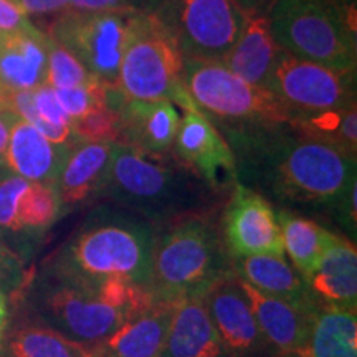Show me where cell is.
<instances>
[{
	"label": "cell",
	"instance_id": "obj_9",
	"mask_svg": "<svg viewBox=\"0 0 357 357\" xmlns=\"http://www.w3.org/2000/svg\"><path fill=\"white\" fill-rule=\"evenodd\" d=\"M153 13L182 56L218 61L234 47L247 19L234 0H162Z\"/></svg>",
	"mask_w": 357,
	"mask_h": 357
},
{
	"label": "cell",
	"instance_id": "obj_3",
	"mask_svg": "<svg viewBox=\"0 0 357 357\" xmlns=\"http://www.w3.org/2000/svg\"><path fill=\"white\" fill-rule=\"evenodd\" d=\"M213 195L215 192L176 158L118 142L100 197L151 225H167L205 211Z\"/></svg>",
	"mask_w": 357,
	"mask_h": 357
},
{
	"label": "cell",
	"instance_id": "obj_35",
	"mask_svg": "<svg viewBox=\"0 0 357 357\" xmlns=\"http://www.w3.org/2000/svg\"><path fill=\"white\" fill-rule=\"evenodd\" d=\"M22 266L19 258L7 247L0 248V293H15L19 288H24L22 278Z\"/></svg>",
	"mask_w": 357,
	"mask_h": 357
},
{
	"label": "cell",
	"instance_id": "obj_6",
	"mask_svg": "<svg viewBox=\"0 0 357 357\" xmlns=\"http://www.w3.org/2000/svg\"><path fill=\"white\" fill-rule=\"evenodd\" d=\"M24 307L65 337L95 347L129 318L102 296L100 284L79 283L43 266L24 284Z\"/></svg>",
	"mask_w": 357,
	"mask_h": 357
},
{
	"label": "cell",
	"instance_id": "obj_41",
	"mask_svg": "<svg viewBox=\"0 0 357 357\" xmlns=\"http://www.w3.org/2000/svg\"><path fill=\"white\" fill-rule=\"evenodd\" d=\"M245 15H266L275 0H234Z\"/></svg>",
	"mask_w": 357,
	"mask_h": 357
},
{
	"label": "cell",
	"instance_id": "obj_19",
	"mask_svg": "<svg viewBox=\"0 0 357 357\" xmlns=\"http://www.w3.org/2000/svg\"><path fill=\"white\" fill-rule=\"evenodd\" d=\"M47 83V35L33 26L29 32L0 38V96H8Z\"/></svg>",
	"mask_w": 357,
	"mask_h": 357
},
{
	"label": "cell",
	"instance_id": "obj_22",
	"mask_svg": "<svg viewBox=\"0 0 357 357\" xmlns=\"http://www.w3.org/2000/svg\"><path fill=\"white\" fill-rule=\"evenodd\" d=\"M160 357H229L202 298L176 303Z\"/></svg>",
	"mask_w": 357,
	"mask_h": 357
},
{
	"label": "cell",
	"instance_id": "obj_4",
	"mask_svg": "<svg viewBox=\"0 0 357 357\" xmlns=\"http://www.w3.org/2000/svg\"><path fill=\"white\" fill-rule=\"evenodd\" d=\"M234 273L231 257L207 213H192L155 234L147 289L159 301L202 296L222 276Z\"/></svg>",
	"mask_w": 357,
	"mask_h": 357
},
{
	"label": "cell",
	"instance_id": "obj_23",
	"mask_svg": "<svg viewBox=\"0 0 357 357\" xmlns=\"http://www.w3.org/2000/svg\"><path fill=\"white\" fill-rule=\"evenodd\" d=\"M70 149L68 146L53 144L32 124L19 118L12 128L3 164L25 181L53 185Z\"/></svg>",
	"mask_w": 357,
	"mask_h": 357
},
{
	"label": "cell",
	"instance_id": "obj_15",
	"mask_svg": "<svg viewBox=\"0 0 357 357\" xmlns=\"http://www.w3.org/2000/svg\"><path fill=\"white\" fill-rule=\"evenodd\" d=\"M113 106L121 114V144L153 154H166L172 149L182 118L172 101L131 100L121 95Z\"/></svg>",
	"mask_w": 357,
	"mask_h": 357
},
{
	"label": "cell",
	"instance_id": "obj_14",
	"mask_svg": "<svg viewBox=\"0 0 357 357\" xmlns=\"http://www.w3.org/2000/svg\"><path fill=\"white\" fill-rule=\"evenodd\" d=\"M223 243L234 258L284 255L278 218L265 195L235 182L223 215Z\"/></svg>",
	"mask_w": 357,
	"mask_h": 357
},
{
	"label": "cell",
	"instance_id": "obj_38",
	"mask_svg": "<svg viewBox=\"0 0 357 357\" xmlns=\"http://www.w3.org/2000/svg\"><path fill=\"white\" fill-rule=\"evenodd\" d=\"M26 17L60 15L68 8L70 0H12Z\"/></svg>",
	"mask_w": 357,
	"mask_h": 357
},
{
	"label": "cell",
	"instance_id": "obj_8",
	"mask_svg": "<svg viewBox=\"0 0 357 357\" xmlns=\"http://www.w3.org/2000/svg\"><path fill=\"white\" fill-rule=\"evenodd\" d=\"M184 56L176 40L154 13L132 10L128 19L118 82L131 100H169L176 105L185 91Z\"/></svg>",
	"mask_w": 357,
	"mask_h": 357
},
{
	"label": "cell",
	"instance_id": "obj_48",
	"mask_svg": "<svg viewBox=\"0 0 357 357\" xmlns=\"http://www.w3.org/2000/svg\"><path fill=\"white\" fill-rule=\"evenodd\" d=\"M281 357H284V354H283V356H281Z\"/></svg>",
	"mask_w": 357,
	"mask_h": 357
},
{
	"label": "cell",
	"instance_id": "obj_45",
	"mask_svg": "<svg viewBox=\"0 0 357 357\" xmlns=\"http://www.w3.org/2000/svg\"><path fill=\"white\" fill-rule=\"evenodd\" d=\"M284 357H298L296 354H284Z\"/></svg>",
	"mask_w": 357,
	"mask_h": 357
},
{
	"label": "cell",
	"instance_id": "obj_2",
	"mask_svg": "<svg viewBox=\"0 0 357 357\" xmlns=\"http://www.w3.org/2000/svg\"><path fill=\"white\" fill-rule=\"evenodd\" d=\"M154 238L153 225L144 218L119 207H101L45 266L93 287L119 278L147 288Z\"/></svg>",
	"mask_w": 357,
	"mask_h": 357
},
{
	"label": "cell",
	"instance_id": "obj_36",
	"mask_svg": "<svg viewBox=\"0 0 357 357\" xmlns=\"http://www.w3.org/2000/svg\"><path fill=\"white\" fill-rule=\"evenodd\" d=\"M35 25L12 0H0V33L13 35L32 30Z\"/></svg>",
	"mask_w": 357,
	"mask_h": 357
},
{
	"label": "cell",
	"instance_id": "obj_37",
	"mask_svg": "<svg viewBox=\"0 0 357 357\" xmlns=\"http://www.w3.org/2000/svg\"><path fill=\"white\" fill-rule=\"evenodd\" d=\"M356 197H357V181L352 182L349 189L344 192L337 204L334 205L333 211L336 212L337 222L341 223L349 234L356 235V223H357V212H356Z\"/></svg>",
	"mask_w": 357,
	"mask_h": 357
},
{
	"label": "cell",
	"instance_id": "obj_17",
	"mask_svg": "<svg viewBox=\"0 0 357 357\" xmlns=\"http://www.w3.org/2000/svg\"><path fill=\"white\" fill-rule=\"evenodd\" d=\"M118 142L79 141L68 151L55 181L61 207H73L100 197Z\"/></svg>",
	"mask_w": 357,
	"mask_h": 357
},
{
	"label": "cell",
	"instance_id": "obj_11",
	"mask_svg": "<svg viewBox=\"0 0 357 357\" xmlns=\"http://www.w3.org/2000/svg\"><path fill=\"white\" fill-rule=\"evenodd\" d=\"M294 113L341 109L356 102V73H346L280 50L266 86Z\"/></svg>",
	"mask_w": 357,
	"mask_h": 357
},
{
	"label": "cell",
	"instance_id": "obj_42",
	"mask_svg": "<svg viewBox=\"0 0 357 357\" xmlns=\"http://www.w3.org/2000/svg\"><path fill=\"white\" fill-rule=\"evenodd\" d=\"M126 3L132 10L153 13L162 3V0H126Z\"/></svg>",
	"mask_w": 357,
	"mask_h": 357
},
{
	"label": "cell",
	"instance_id": "obj_32",
	"mask_svg": "<svg viewBox=\"0 0 357 357\" xmlns=\"http://www.w3.org/2000/svg\"><path fill=\"white\" fill-rule=\"evenodd\" d=\"M108 86H111V84H106L101 79L93 78L89 83L79 84V86L55 89V95L58 101H60L61 108H63L65 113L71 119V123H73L83 118L84 114H88L91 109H95L96 106L105 105Z\"/></svg>",
	"mask_w": 357,
	"mask_h": 357
},
{
	"label": "cell",
	"instance_id": "obj_12",
	"mask_svg": "<svg viewBox=\"0 0 357 357\" xmlns=\"http://www.w3.org/2000/svg\"><path fill=\"white\" fill-rule=\"evenodd\" d=\"M176 105L184 114L171 149L174 158L215 194L230 189L236 182V167L229 142L211 118L194 105L187 89L177 98Z\"/></svg>",
	"mask_w": 357,
	"mask_h": 357
},
{
	"label": "cell",
	"instance_id": "obj_18",
	"mask_svg": "<svg viewBox=\"0 0 357 357\" xmlns=\"http://www.w3.org/2000/svg\"><path fill=\"white\" fill-rule=\"evenodd\" d=\"M306 284L318 307H357V252L356 245L336 234L326 248Z\"/></svg>",
	"mask_w": 357,
	"mask_h": 357
},
{
	"label": "cell",
	"instance_id": "obj_33",
	"mask_svg": "<svg viewBox=\"0 0 357 357\" xmlns=\"http://www.w3.org/2000/svg\"><path fill=\"white\" fill-rule=\"evenodd\" d=\"M29 184L24 177L12 172L0 178V231L17 234V207Z\"/></svg>",
	"mask_w": 357,
	"mask_h": 357
},
{
	"label": "cell",
	"instance_id": "obj_7",
	"mask_svg": "<svg viewBox=\"0 0 357 357\" xmlns=\"http://www.w3.org/2000/svg\"><path fill=\"white\" fill-rule=\"evenodd\" d=\"M184 86L215 126H266L293 121L296 113L266 88L257 86L218 60L184 56Z\"/></svg>",
	"mask_w": 357,
	"mask_h": 357
},
{
	"label": "cell",
	"instance_id": "obj_20",
	"mask_svg": "<svg viewBox=\"0 0 357 357\" xmlns=\"http://www.w3.org/2000/svg\"><path fill=\"white\" fill-rule=\"evenodd\" d=\"M258 328L280 354H294L306 344L316 312L301 310L280 298L258 291L240 280Z\"/></svg>",
	"mask_w": 357,
	"mask_h": 357
},
{
	"label": "cell",
	"instance_id": "obj_43",
	"mask_svg": "<svg viewBox=\"0 0 357 357\" xmlns=\"http://www.w3.org/2000/svg\"><path fill=\"white\" fill-rule=\"evenodd\" d=\"M8 324V305L7 296L0 293V341H2L3 333H6Z\"/></svg>",
	"mask_w": 357,
	"mask_h": 357
},
{
	"label": "cell",
	"instance_id": "obj_46",
	"mask_svg": "<svg viewBox=\"0 0 357 357\" xmlns=\"http://www.w3.org/2000/svg\"><path fill=\"white\" fill-rule=\"evenodd\" d=\"M2 245H3V243H2V242H0V248H2Z\"/></svg>",
	"mask_w": 357,
	"mask_h": 357
},
{
	"label": "cell",
	"instance_id": "obj_44",
	"mask_svg": "<svg viewBox=\"0 0 357 357\" xmlns=\"http://www.w3.org/2000/svg\"><path fill=\"white\" fill-rule=\"evenodd\" d=\"M2 108H7V106H6V101H3V98L0 96V109Z\"/></svg>",
	"mask_w": 357,
	"mask_h": 357
},
{
	"label": "cell",
	"instance_id": "obj_34",
	"mask_svg": "<svg viewBox=\"0 0 357 357\" xmlns=\"http://www.w3.org/2000/svg\"><path fill=\"white\" fill-rule=\"evenodd\" d=\"M33 100H35V108L42 119L53 124H66L71 126V119L68 114L65 113L61 108L60 101L55 95V88H52L50 84H42V86L33 89Z\"/></svg>",
	"mask_w": 357,
	"mask_h": 357
},
{
	"label": "cell",
	"instance_id": "obj_30",
	"mask_svg": "<svg viewBox=\"0 0 357 357\" xmlns=\"http://www.w3.org/2000/svg\"><path fill=\"white\" fill-rule=\"evenodd\" d=\"M75 136L88 142H119L123 141V123L119 111L108 102L96 106L83 118L71 124Z\"/></svg>",
	"mask_w": 357,
	"mask_h": 357
},
{
	"label": "cell",
	"instance_id": "obj_24",
	"mask_svg": "<svg viewBox=\"0 0 357 357\" xmlns=\"http://www.w3.org/2000/svg\"><path fill=\"white\" fill-rule=\"evenodd\" d=\"M0 357H93V347L65 337L24 307L7 324Z\"/></svg>",
	"mask_w": 357,
	"mask_h": 357
},
{
	"label": "cell",
	"instance_id": "obj_21",
	"mask_svg": "<svg viewBox=\"0 0 357 357\" xmlns=\"http://www.w3.org/2000/svg\"><path fill=\"white\" fill-rule=\"evenodd\" d=\"M234 273L258 291L280 298L301 310H319L307 289L306 280L288 260L278 255H250L234 258Z\"/></svg>",
	"mask_w": 357,
	"mask_h": 357
},
{
	"label": "cell",
	"instance_id": "obj_28",
	"mask_svg": "<svg viewBox=\"0 0 357 357\" xmlns=\"http://www.w3.org/2000/svg\"><path fill=\"white\" fill-rule=\"evenodd\" d=\"M293 124L298 131L314 139L341 147L347 154L357 153V106L356 102L341 109L296 113Z\"/></svg>",
	"mask_w": 357,
	"mask_h": 357
},
{
	"label": "cell",
	"instance_id": "obj_25",
	"mask_svg": "<svg viewBox=\"0 0 357 357\" xmlns=\"http://www.w3.org/2000/svg\"><path fill=\"white\" fill-rule=\"evenodd\" d=\"M281 48L276 45L266 15H247L234 47L222 63L245 82L265 88Z\"/></svg>",
	"mask_w": 357,
	"mask_h": 357
},
{
	"label": "cell",
	"instance_id": "obj_5",
	"mask_svg": "<svg viewBox=\"0 0 357 357\" xmlns=\"http://www.w3.org/2000/svg\"><path fill=\"white\" fill-rule=\"evenodd\" d=\"M266 17L283 52L356 73V13L347 0H275Z\"/></svg>",
	"mask_w": 357,
	"mask_h": 357
},
{
	"label": "cell",
	"instance_id": "obj_16",
	"mask_svg": "<svg viewBox=\"0 0 357 357\" xmlns=\"http://www.w3.org/2000/svg\"><path fill=\"white\" fill-rule=\"evenodd\" d=\"M176 303L154 300L129 316L111 336L93 347V357H160Z\"/></svg>",
	"mask_w": 357,
	"mask_h": 357
},
{
	"label": "cell",
	"instance_id": "obj_29",
	"mask_svg": "<svg viewBox=\"0 0 357 357\" xmlns=\"http://www.w3.org/2000/svg\"><path fill=\"white\" fill-rule=\"evenodd\" d=\"M61 204L55 185L30 182L17 207V234H40L47 230L60 215Z\"/></svg>",
	"mask_w": 357,
	"mask_h": 357
},
{
	"label": "cell",
	"instance_id": "obj_47",
	"mask_svg": "<svg viewBox=\"0 0 357 357\" xmlns=\"http://www.w3.org/2000/svg\"><path fill=\"white\" fill-rule=\"evenodd\" d=\"M0 38H2V33H0Z\"/></svg>",
	"mask_w": 357,
	"mask_h": 357
},
{
	"label": "cell",
	"instance_id": "obj_26",
	"mask_svg": "<svg viewBox=\"0 0 357 357\" xmlns=\"http://www.w3.org/2000/svg\"><path fill=\"white\" fill-rule=\"evenodd\" d=\"M298 357H357L356 310L319 307Z\"/></svg>",
	"mask_w": 357,
	"mask_h": 357
},
{
	"label": "cell",
	"instance_id": "obj_13",
	"mask_svg": "<svg viewBox=\"0 0 357 357\" xmlns=\"http://www.w3.org/2000/svg\"><path fill=\"white\" fill-rule=\"evenodd\" d=\"M207 307L218 337L229 357H281L263 333L250 307L240 278L229 273L204 291Z\"/></svg>",
	"mask_w": 357,
	"mask_h": 357
},
{
	"label": "cell",
	"instance_id": "obj_1",
	"mask_svg": "<svg viewBox=\"0 0 357 357\" xmlns=\"http://www.w3.org/2000/svg\"><path fill=\"white\" fill-rule=\"evenodd\" d=\"M217 129L234 153L236 182L280 204L333 211L357 181L354 155L291 123Z\"/></svg>",
	"mask_w": 357,
	"mask_h": 357
},
{
	"label": "cell",
	"instance_id": "obj_27",
	"mask_svg": "<svg viewBox=\"0 0 357 357\" xmlns=\"http://www.w3.org/2000/svg\"><path fill=\"white\" fill-rule=\"evenodd\" d=\"M276 218L280 223L283 252L288 253L293 266L303 278H307L318 266L334 234L310 218L284 208L276 212Z\"/></svg>",
	"mask_w": 357,
	"mask_h": 357
},
{
	"label": "cell",
	"instance_id": "obj_31",
	"mask_svg": "<svg viewBox=\"0 0 357 357\" xmlns=\"http://www.w3.org/2000/svg\"><path fill=\"white\" fill-rule=\"evenodd\" d=\"M93 78L77 58L47 35V84L55 89L73 88L89 83Z\"/></svg>",
	"mask_w": 357,
	"mask_h": 357
},
{
	"label": "cell",
	"instance_id": "obj_40",
	"mask_svg": "<svg viewBox=\"0 0 357 357\" xmlns=\"http://www.w3.org/2000/svg\"><path fill=\"white\" fill-rule=\"evenodd\" d=\"M17 119H19V116L13 113L12 109H0V164H3V159H6L8 139H10L12 128L17 123Z\"/></svg>",
	"mask_w": 357,
	"mask_h": 357
},
{
	"label": "cell",
	"instance_id": "obj_39",
	"mask_svg": "<svg viewBox=\"0 0 357 357\" xmlns=\"http://www.w3.org/2000/svg\"><path fill=\"white\" fill-rule=\"evenodd\" d=\"M68 12H109V10H132L126 0H70Z\"/></svg>",
	"mask_w": 357,
	"mask_h": 357
},
{
	"label": "cell",
	"instance_id": "obj_10",
	"mask_svg": "<svg viewBox=\"0 0 357 357\" xmlns=\"http://www.w3.org/2000/svg\"><path fill=\"white\" fill-rule=\"evenodd\" d=\"M131 12L65 10L52 20L47 35L66 48L93 77L116 84Z\"/></svg>",
	"mask_w": 357,
	"mask_h": 357
}]
</instances>
